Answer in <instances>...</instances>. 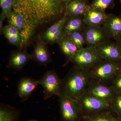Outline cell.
<instances>
[{"mask_svg":"<svg viewBox=\"0 0 121 121\" xmlns=\"http://www.w3.org/2000/svg\"><path fill=\"white\" fill-rule=\"evenodd\" d=\"M13 11L19 13L36 28L60 17L65 5L59 0H13Z\"/></svg>","mask_w":121,"mask_h":121,"instance_id":"6da1fadb","label":"cell"},{"mask_svg":"<svg viewBox=\"0 0 121 121\" xmlns=\"http://www.w3.org/2000/svg\"><path fill=\"white\" fill-rule=\"evenodd\" d=\"M91 82L89 70L74 66L62 79L60 95H67L78 102L86 93Z\"/></svg>","mask_w":121,"mask_h":121,"instance_id":"7a4b0ae2","label":"cell"},{"mask_svg":"<svg viewBox=\"0 0 121 121\" xmlns=\"http://www.w3.org/2000/svg\"><path fill=\"white\" fill-rule=\"evenodd\" d=\"M121 62L102 59L90 69L91 82L110 85L118 73Z\"/></svg>","mask_w":121,"mask_h":121,"instance_id":"3957f363","label":"cell"},{"mask_svg":"<svg viewBox=\"0 0 121 121\" xmlns=\"http://www.w3.org/2000/svg\"><path fill=\"white\" fill-rule=\"evenodd\" d=\"M39 80L40 85L43 88V98L44 100L54 96L58 97L61 93L62 79L54 70L45 72Z\"/></svg>","mask_w":121,"mask_h":121,"instance_id":"277c9868","label":"cell"},{"mask_svg":"<svg viewBox=\"0 0 121 121\" xmlns=\"http://www.w3.org/2000/svg\"><path fill=\"white\" fill-rule=\"evenodd\" d=\"M102 59L95 48L86 47L79 50L71 62L76 67L90 70Z\"/></svg>","mask_w":121,"mask_h":121,"instance_id":"5b68a950","label":"cell"},{"mask_svg":"<svg viewBox=\"0 0 121 121\" xmlns=\"http://www.w3.org/2000/svg\"><path fill=\"white\" fill-rule=\"evenodd\" d=\"M58 97L63 121H78L82 112L78 102L64 95H60Z\"/></svg>","mask_w":121,"mask_h":121,"instance_id":"8992f818","label":"cell"},{"mask_svg":"<svg viewBox=\"0 0 121 121\" xmlns=\"http://www.w3.org/2000/svg\"><path fill=\"white\" fill-rule=\"evenodd\" d=\"M82 113V112L90 114L110 109V103L85 94L78 101Z\"/></svg>","mask_w":121,"mask_h":121,"instance_id":"52a82bcc","label":"cell"},{"mask_svg":"<svg viewBox=\"0 0 121 121\" xmlns=\"http://www.w3.org/2000/svg\"><path fill=\"white\" fill-rule=\"evenodd\" d=\"M8 19L9 24L14 26L19 31L23 47L32 36L35 27L22 15L13 11Z\"/></svg>","mask_w":121,"mask_h":121,"instance_id":"ba28073f","label":"cell"},{"mask_svg":"<svg viewBox=\"0 0 121 121\" xmlns=\"http://www.w3.org/2000/svg\"><path fill=\"white\" fill-rule=\"evenodd\" d=\"M95 48L102 59L121 62V48L116 42L109 40L103 42Z\"/></svg>","mask_w":121,"mask_h":121,"instance_id":"9c48e42d","label":"cell"},{"mask_svg":"<svg viewBox=\"0 0 121 121\" xmlns=\"http://www.w3.org/2000/svg\"><path fill=\"white\" fill-rule=\"evenodd\" d=\"M83 32L88 47L95 48L103 42L110 40L102 26L86 25Z\"/></svg>","mask_w":121,"mask_h":121,"instance_id":"30bf717a","label":"cell"},{"mask_svg":"<svg viewBox=\"0 0 121 121\" xmlns=\"http://www.w3.org/2000/svg\"><path fill=\"white\" fill-rule=\"evenodd\" d=\"M68 16L64 13L59 20L47 29L40 36L41 39L45 43H57L64 35L63 27Z\"/></svg>","mask_w":121,"mask_h":121,"instance_id":"8fae6325","label":"cell"},{"mask_svg":"<svg viewBox=\"0 0 121 121\" xmlns=\"http://www.w3.org/2000/svg\"><path fill=\"white\" fill-rule=\"evenodd\" d=\"M86 94L110 103L116 93L110 85L91 82Z\"/></svg>","mask_w":121,"mask_h":121,"instance_id":"7c38bea8","label":"cell"},{"mask_svg":"<svg viewBox=\"0 0 121 121\" xmlns=\"http://www.w3.org/2000/svg\"><path fill=\"white\" fill-rule=\"evenodd\" d=\"M39 85L40 84L39 80L29 77L21 79L17 85V94L21 102H23L28 99Z\"/></svg>","mask_w":121,"mask_h":121,"instance_id":"4fadbf2b","label":"cell"},{"mask_svg":"<svg viewBox=\"0 0 121 121\" xmlns=\"http://www.w3.org/2000/svg\"><path fill=\"white\" fill-rule=\"evenodd\" d=\"M32 59L42 66H45L51 62V59L46 43L39 35L34 51L31 55Z\"/></svg>","mask_w":121,"mask_h":121,"instance_id":"5bb4252c","label":"cell"},{"mask_svg":"<svg viewBox=\"0 0 121 121\" xmlns=\"http://www.w3.org/2000/svg\"><path fill=\"white\" fill-rule=\"evenodd\" d=\"M102 26L109 39L116 40L121 35V15L109 14L108 19Z\"/></svg>","mask_w":121,"mask_h":121,"instance_id":"9a60e30c","label":"cell"},{"mask_svg":"<svg viewBox=\"0 0 121 121\" xmlns=\"http://www.w3.org/2000/svg\"><path fill=\"white\" fill-rule=\"evenodd\" d=\"M109 14L105 11H101L91 8L90 6L83 16L84 22L86 25L103 26L108 19Z\"/></svg>","mask_w":121,"mask_h":121,"instance_id":"2e32d148","label":"cell"},{"mask_svg":"<svg viewBox=\"0 0 121 121\" xmlns=\"http://www.w3.org/2000/svg\"><path fill=\"white\" fill-rule=\"evenodd\" d=\"M89 7L86 0H72L65 5L64 13L68 16H83Z\"/></svg>","mask_w":121,"mask_h":121,"instance_id":"e0dca14e","label":"cell"},{"mask_svg":"<svg viewBox=\"0 0 121 121\" xmlns=\"http://www.w3.org/2000/svg\"><path fill=\"white\" fill-rule=\"evenodd\" d=\"M61 52L66 58V66L73 58L78 51V48L69 36L65 35L58 43Z\"/></svg>","mask_w":121,"mask_h":121,"instance_id":"ac0fdd59","label":"cell"},{"mask_svg":"<svg viewBox=\"0 0 121 121\" xmlns=\"http://www.w3.org/2000/svg\"><path fill=\"white\" fill-rule=\"evenodd\" d=\"M31 59V55L26 51H16L11 54L9 59L8 67L17 70H21Z\"/></svg>","mask_w":121,"mask_h":121,"instance_id":"d6986e66","label":"cell"},{"mask_svg":"<svg viewBox=\"0 0 121 121\" xmlns=\"http://www.w3.org/2000/svg\"><path fill=\"white\" fill-rule=\"evenodd\" d=\"M86 26L83 16H68L63 30L65 35H69L74 32L83 31Z\"/></svg>","mask_w":121,"mask_h":121,"instance_id":"ffe728a7","label":"cell"},{"mask_svg":"<svg viewBox=\"0 0 121 121\" xmlns=\"http://www.w3.org/2000/svg\"><path fill=\"white\" fill-rule=\"evenodd\" d=\"M2 33L12 44L23 47L22 37L19 30L14 26L7 25L3 27Z\"/></svg>","mask_w":121,"mask_h":121,"instance_id":"44dd1931","label":"cell"},{"mask_svg":"<svg viewBox=\"0 0 121 121\" xmlns=\"http://www.w3.org/2000/svg\"><path fill=\"white\" fill-rule=\"evenodd\" d=\"M19 110L10 105L1 104L0 105V121H19Z\"/></svg>","mask_w":121,"mask_h":121,"instance_id":"7402d4cb","label":"cell"},{"mask_svg":"<svg viewBox=\"0 0 121 121\" xmlns=\"http://www.w3.org/2000/svg\"><path fill=\"white\" fill-rule=\"evenodd\" d=\"M108 110L88 115L85 118L86 121H121L120 118L116 117Z\"/></svg>","mask_w":121,"mask_h":121,"instance_id":"603a6c76","label":"cell"},{"mask_svg":"<svg viewBox=\"0 0 121 121\" xmlns=\"http://www.w3.org/2000/svg\"><path fill=\"white\" fill-rule=\"evenodd\" d=\"M90 6L93 8L105 11L114 6V0H92Z\"/></svg>","mask_w":121,"mask_h":121,"instance_id":"cb8c5ba5","label":"cell"},{"mask_svg":"<svg viewBox=\"0 0 121 121\" xmlns=\"http://www.w3.org/2000/svg\"><path fill=\"white\" fill-rule=\"evenodd\" d=\"M68 36L72 40L78 50L84 48V45H86V40L83 31L74 32Z\"/></svg>","mask_w":121,"mask_h":121,"instance_id":"d4e9b609","label":"cell"},{"mask_svg":"<svg viewBox=\"0 0 121 121\" xmlns=\"http://www.w3.org/2000/svg\"><path fill=\"white\" fill-rule=\"evenodd\" d=\"M110 109L121 119V94L116 93L110 103Z\"/></svg>","mask_w":121,"mask_h":121,"instance_id":"484cf974","label":"cell"},{"mask_svg":"<svg viewBox=\"0 0 121 121\" xmlns=\"http://www.w3.org/2000/svg\"><path fill=\"white\" fill-rule=\"evenodd\" d=\"M0 5L2 13L8 18L13 12V0H0Z\"/></svg>","mask_w":121,"mask_h":121,"instance_id":"4316f807","label":"cell"},{"mask_svg":"<svg viewBox=\"0 0 121 121\" xmlns=\"http://www.w3.org/2000/svg\"><path fill=\"white\" fill-rule=\"evenodd\" d=\"M112 87L115 93L121 94V73L118 72L111 83Z\"/></svg>","mask_w":121,"mask_h":121,"instance_id":"83f0119b","label":"cell"},{"mask_svg":"<svg viewBox=\"0 0 121 121\" xmlns=\"http://www.w3.org/2000/svg\"><path fill=\"white\" fill-rule=\"evenodd\" d=\"M6 18V16L3 13H1L0 15V33H2L3 27V24L5 19Z\"/></svg>","mask_w":121,"mask_h":121,"instance_id":"f1b7e54d","label":"cell"},{"mask_svg":"<svg viewBox=\"0 0 121 121\" xmlns=\"http://www.w3.org/2000/svg\"><path fill=\"white\" fill-rule=\"evenodd\" d=\"M116 43L121 48V35L117 39L115 40Z\"/></svg>","mask_w":121,"mask_h":121,"instance_id":"f546056e","label":"cell"},{"mask_svg":"<svg viewBox=\"0 0 121 121\" xmlns=\"http://www.w3.org/2000/svg\"><path fill=\"white\" fill-rule=\"evenodd\" d=\"M59 0L63 4L65 5V4H66L68 2H70L72 0Z\"/></svg>","mask_w":121,"mask_h":121,"instance_id":"4dcf8cb0","label":"cell"},{"mask_svg":"<svg viewBox=\"0 0 121 121\" xmlns=\"http://www.w3.org/2000/svg\"><path fill=\"white\" fill-rule=\"evenodd\" d=\"M26 121H39L36 119H30V120H27Z\"/></svg>","mask_w":121,"mask_h":121,"instance_id":"1f68e13d","label":"cell"},{"mask_svg":"<svg viewBox=\"0 0 121 121\" xmlns=\"http://www.w3.org/2000/svg\"><path fill=\"white\" fill-rule=\"evenodd\" d=\"M118 72H121V67H120V68H119Z\"/></svg>","mask_w":121,"mask_h":121,"instance_id":"d6a6232c","label":"cell"},{"mask_svg":"<svg viewBox=\"0 0 121 121\" xmlns=\"http://www.w3.org/2000/svg\"><path fill=\"white\" fill-rule=\"evenodd\" d=\"M119 1H120V3H121V0H119Z\"/></svg>","mask_w":121,"mask_h":121,"instance_id":"836d02e7","label":"cell"}]
</instances>
